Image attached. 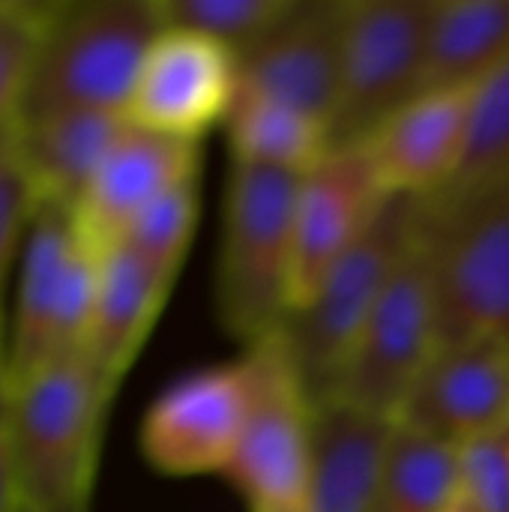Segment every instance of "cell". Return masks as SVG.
<instances>
[{
  "label": "cell",
  "instance_id": "1",
  "mask_svg": "<svg viewBox=\"0 0 509 512\" xmlns=\"http://www.w3.org/2000/svg\"><path fill=\"white\" fill-rule=\"evenodd\" d=\"M114 390L90 354L45 360L12 384V456L21 512L90 507Z\"/></svg>",
  "mask_w": 509,
  "mask_h": 512
},
{
  "label": "cell",
  "instance_id": "2",
  "mask_svg": "<svg viewBox=\"0 0 509 512\" xmlns=\"http://www.w3.org/2000/svg\"><path fill=\"white\" fill-rule=\"evenodd\" d=\"M426 255L438 342H509V168L423 198Z\"/></svg>",
  "mask_w": 509,
  "mask_h": 512
},
{
  "label": "cell",
  "instance_id": "3",
  "mask_svg": "<svg viewBox=\"0 0 509 512\" xmlns=\"http://www.w3.org/2000/svg\"><path fill=\"white\" fill-rule=\"evenodd\" d=\"M300 174L231 162L222 198L216 306L243 348L282 330L294 303V204Z\"/></svg>",
  "mask_w": 509,
  "mask_h": 512
},
{
  "label": "cell",
  "instance_id": "4",
  "mask_svg": "<svg viewBox=\"0 0 509 512\" xmlns=\"http://www.w3.org/2000/svg\"><path fill=\"white\" fill-rule=\"evenodd\" d=\"M162 27L159 0H57L18 117L60 108L126 114Z\"/></svg>",
  "mask_w": 509,
  "mask_h": 512
},
{
  "label": "cell",
  "instance_id": "5",
  "mask_svg": "<svg viewBox=\"0 0 509 512\" xmlns=\"http://www.w3.org/2000/svg\"><path fill=\"white\" fill-rule=\"evenodd\" d=\"M420 210L423 198H390L357 246L285 318L279 333L312 402L336 390L369 315L417 240Z\"/></svg>",
  "mask_w": 509,
  "mask_h": 512
},
{
  "label": "cell",
  "instance_id": "6",
  "mask_svg": "<svg viewBox=\"0 0 509 512\" xmlns=\"http://www.w3.org/2000/svg\"><path fill=\"white\" fill-rule=\"evenodd\" d=\"M102 255L90 252L72 225V210L36 204L21 252L15 318L9 333L12 384L45 360L81 351L87 342Z\"/></svg>",
  "mask_w": 509,
  "mask_h": 512
},
{
  "label": "cell",
  "instance_id": "7",
  "mask_svg": "<svg viewBox=\"0 0 509 512\" xmlns=\"http://www.w3.org/2000/svg\"><path fill=\"white\" fill-rule=\"evenodd\" d=\"M243 363L249 372V411L225 477L249 512H306L312 396L282 333L249 345Z\"/></svg>",
  "mask_w": 509,
  "mask_h": 512
},
{
  "label": "cell",
  "instance_id": "8",
  "mask_svg": "<svg viewBox=\"0 0 509 512\" xmlns=\"http://www.w3.org/2000/svg\"><path fill=\"white\" fill-rule=\"evenodd\" d=\"M432 0H345L333 147L357 144L423 93Z\"/></svg>",
  "mask_w": 509,
  "mask_h": 512
},
{
  "label": "cell",
  "instance_id": "9",
  "mask_svg": "<svg viewBox=\"0 0 509 512\" xmlns=\"http://www.w3.org/2000/svg\"><path fill=\"white\" fill-rule=\"evenodd\" d=\"M438 351L435 291L417 228L414 246L369 315L330 396L399 420L408 396Z\"/></svg>",
  "mask_w": 509,
  "mask_h": 512
},
{
  "label": "cell",
  "instance_id": "10",
  "mask_svg": "<svg viewBox=\"0 0 509 512\" xmlns=\"http://www.w3.org/2000/svg\"><path fill=\"white\" fill-rule=\"evenodd\" d=\"M249 411L243 357L177 378L147 408L138 432L144 462L174 480L228 474Z\"/></svg>",
  "mask_w": 509,
  "mask_h": 512
},
{
  "label": "cell",
  "instance_id": "11",
  "mask_svg": "<svg viewBox=\"0 0 509 512\" xmlns=\"http://www.w3.org/2000/svg\"><path fill=\"white\" fill-rule=\"evenodd\" d=\"M234 99V51L192 30L162 27L141 63L126 117L156 135L201 141L213 126H225Z\"/></svg>",
  "mask_w": 509,
  "mask_h": 512
},
{
  "label": "cell",
  "instance_id": "12",
  "mask_svg": "<svg viewBox=\"0 0 509 512\" xmlns=\"http://www.w3.org/2000/svg\"><path fill=\"white\" fill-rule=\"evenodd\" d=\"M342 27L345 0H300L282 24L237 54V90L291 105L333 132L342 84Z\"/></svg>",
  "mask_w": 509,
  "mask_h": 512
},
{
  "label": "cell",
  "instance_id": "13",
  "mask_svg": "<svg viewBox=\"0 0 509 512\" xmlns=\"http://www.w3.org/2000/svg\"><path fill=\"white\" fill-rule=\"evenodd\" d=\"M390 195L378 183L360 144H336L300 174L294 204V303L309 300L318 282L372 228Z\"/></svg>",
  "mask_w": 509,
  "mask_h": 512
},
{
  "label": "cell",
  "instance_id": "14",
  "mask_svg": "<svg viewBox=\"0 0 509 512\" xmlns=\"http://www.w3.org/2000/svg\"><path fill=\"white\" fill-rule=\"evenodd\" d=\"M198 162V141L129 126L72 207L78 240L90 252L105 255L156 198L186 180H195Z\"/></svg>",
  "mask_w": 509,
  "mask_h": 512
},
{
  "label": "cell",
  "instance_id": "15",
  "mask_svg": "<svg viewBox=\"0 0 509 512\" xmlns=\"http://www.w3.org/2000/svg\"><path fill=\"white\" fill-rule=\"evenodd\" d=\"M468 141V90L420 93L357 141L390 198H432L453 186Z\"/></svg>",
  "mask_w": 509,
  "mask_h": 512
},
{
  "label": "cell",
  "instance_id": "16",
  "mask_svg": "<svg viewBox=\"0 0 509 512\" xmlns=\"http://www.w3.org/2000/svg\"><path fill=\"white\" fill-rule=\"evenodd\" d=\"M399 423L456 447L509 423V342L474 339L441 348Z\"/></svg>",
  "mask_w": 509,
  "mask_h": 512
},
{
  "label": "cell",
  "instance_id": "17",
  "mask_svg": "<svg viewBox=\"0 0 509 512\" xmlns=\"http://www.w3.org/2000/svg\"><path fill=\"white\" fill-rule=\"evenodd\" d=\"M399 420L348 399L312 402L306 512H375Z\"/></svg>",
  "mask_w": 509,
  "mask_h": 512
},
{
  "label": "cell",
  "instance_id": "18",
  "mask_svg": "<svg viewBox=\"0 0 509 512\" xmlns=\"http://www.w3.org/2000/svg\"><path fill=\"white\" fill-rule=\"evenodd\" d=\"M123 111L60 108L18 117L21 156L36 204L72 210L105 156L129 132Z\"/></svg>",
  "mask_w": 509,
  "mask_h": 512
},
{
  "label": "cell",
  "instance_id": "19",
  "mask_svg": "<svg viewBox=\"0 0 509 512\" xmlns=\"http://www.w3.org/2000/svg\"><path fill=\"white\" fill-rule=\"evenodd\" d=\"M171 288V279L159 276L123 243L102 255L84 351L114 393L138 360Z\"/></svg>",
  "mask_w": 509,
  "mask_h": 512
},
{
  "label": "cell",
  "instance_id": "20",
  "mask_svg": "<svg viewBox=\"0 0 509 512\" xmlns=\"http://www.w3.org/2000/svg\"><path fill=\"white\" fill-rule=\"evenodd\" d=\"M509 57V0H432L423 93L471 90Z\"/></svg>",
  "mask_w": 509,
  "mask_h": 512
},
{
  "label": "cell",
  "instance_id": "21",
  "mask_svg": "<svg viewBox=\"0 0 509 512\" xmlns=\"http://www.w3.org/2000/svg\"><path fill=\"white\" fill-rule=\"evenodd\" d=\"M231 162L303 174L333 147L330 129L315 117L267 96L237 90L225 120Z\"/></svg>",
  "mask_w": 509,
  "mask_h": 512
},
{
  "label": "cell",
  "instance_id": "22",
  "mask_svg": "<svg viewBox=\"0 0 509 512\" xmlns=\"http://www.w3.org/2000/svg\"><path fill=\"white\" fill-rule=\"evenodd\" d=\"M462 498V447L399 423L375 512H447Z\"/></svg>",
  "mask_w": 509,
  "mask_h": 512
},
{
  "label": "cell",
  "instance_id": "23",
  "mask_svg": "<svg viewBox=\"0 0 509 512\" xmlns=\"http://www.w3.org/2000/svg\"><path fill=\"white\" fill-rule=\"evenodd\" d=\"M300 0H159L165 27L207 36L234 57L282 24Z\"/></svg>",
  "mask_w": 509,
  "mask_h": 512
},
{
  "label": "cell",
  "instance_id": "24",
  "mask_svg": "<svg viewBox=\"0 0 509 512\" xmlns=\"http://www.w3.org/2000/svg\"><path fill=\"white\" fill-rule=\"evenodd\" d=\"M195 225H198V177L156 198L129 225L120 243L132 249L159 276L174 282L192 246Z\"/></svg>",
  "mask_w": 509,
  "mask_h": 512
},
{
  "label": "cell",
  "instance_id": "25",
  "mask_svg": "<svg viewBox=\"0 0 509 512\" xmlns=\"http://www.w3.org/2000/svg\"><path fill=\"white\" fill-rule=\"evenodd\" d=\"M509 168V57L468 90V141L453 186Z\"/></svg>",
  "mask_w": 509,
  "mask_h": 512
},
{
  "label": "cell",
  "instance_id": "26",
  "mask_svg": "<svg viewBox=\"0 0 509 512\" xmlns=\"http://www.w3.org/2000/svg\"><path fill=\"white\" fill-rule=\"evenodd\" d=\"M57 0H0V129L18 114Z\"/></svg>",
  "mask_w": 509,
  "mask_h": 512
},
{
  "label": "cell",
  "instance_id": "27",
  "mask_svg": "<svg viewBox=\"0 0 509 512\" xmlns=\"http://www.w3.org/2000/svg\"><path fill=\"white\" fill-rule=\"evenodd\" d=\"M33 207L36 201L21 156V135H18V114H15L0 129V297L15 249L27 234Z\"/></svg>",
  "mask_w": 509,
  "mask_h": 512
},
{
  "label": "cell",
  "instance_id": "28",
  "mask_svg": "<svg viewBox=\"0 0 509 512\" xmlns=\"http://www.w3.org/2000/svg\"><path fill=\"white\" fill-rule=\"evenodd\" d=\"M462 501L477 512H509V423L462 444Z\"/></svg>",
  "mask_w": 509,
  "mask_h": 512
},
{
  "label": "cell",
  "instance_id": "29",
  "mask_svg": "<svg viewBox=\"0 0 509 512\" xmlns=\"http://www.w3.org/2000/svg\"><path fill=\"white\" fill-rule=\"evenodd\" d=\"M9 339L0 318V512H21L12 456V375H9Z\"/></svg>",
  "mask_w": 509,
  "mask_h": 512
},
{
  "label": "cell",
  "instance_id": "30",
  "mask_svg": "<svg viewBox=\"0 0 509 512\" xmlns=\"http://www.w3.org/2000/svg\"><path fill=\"white\" fill-rule=\"evenodd\" d=\"M447 512H477V510H474V507H471L468 501H462V498H459V501H456V504H453V507H450Z\"/></svg>",
  "mask_w": 509,
  "mask_h": 512
},
{
  "label": "cell",
  "instance_id": "31",
  "mask_svg": "<svg viewBox=\"0 0 509 512\" xmlns=\"http://www.w3.org/2000/svg\"><path fill=\"white\" fill-rule=\"evenodd\" d=\"M66 512H90V507H78V510H66Z\"/></svg>",
  "mask_w": 509,
  "mask_h": 512
}]
</instances>
